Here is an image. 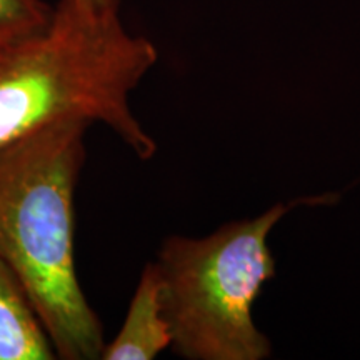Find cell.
Wrapping results in <instances>:
<instances>
[{"label":"cell","mask_w":360,"mask_h":360,"mask_svg":"<svg viewBox=\"0 0 360 360\" xmlns=\"http://www.w3.org/2000/svg\"><path fill=\"white\" fill-rule=\"evenodd\" d=\"M150 40L120 15H90L58 0L42 32L0 53V148L60 124H101L139 159L157 143L130 107V94L155 65Z\"/></svg>","instance_id":"cell-1"},{"label":"cell","mask_w":360,"mask_h":360,"mask_svg":"<svg viewBox=\"0 0 360 360\" xmlns=\"http://www.w3.org/2000/svg\"><path fill=\"white\" fill-rule=\"evenodd\" d=\"M87 129L60 124L0 148V259L20 281L60 360H101L105 347L74 255Z\"/></svg>","instance_id":"cell-2"},{"label":"cell","mask_w":360,"mask_h":360,"mask_svg":"<svg viewBox=\"0 0 360 360\" xmlns=\"http://www.w3.org/2000/svg\"><path fill=\"white\" fill-rule=\"evenodd\" d=\"M337 197H302L252 220H237L202 238L170 236L155 260L162 304L175 352L188 360H260L270 342L252 307L276 274L267 237L292 207L334 204Z\"/></svg>","instance_id":"cell-3"},{"label":"cell","mask_w":360,"mask_h":360,"mask_svg":"<svg viewBox=\"0 0 360 360\" xmlns=\"http://www.w3.org/2000/svg\"><path fill=\"white\" fill-rule=\"evenodd\" d=\"M172 345L170 326L162 304L160 277L155 262L143 267L122 327L105 342L101 360H152Z\"/></svg>","instance_id":"cell-4"},{"label":"cell","mask_w":360,"mask_h":360,"mask_svg":"<svg viewBox=\"0 0 360 360\" xmlns=\"http://www.w3.org/2000/svg\"><path fill=\"white\" fill-rule=\"evenodd\" d=\"M51 337L29 295L0 259V360H56Z\"/></svg>","instance_id":"cell-5"},{"label":"cell","mask_w":360,"mask_h":360,"mask_svg":"<svg viewBox=\"0 0 360 360\" xmlns=\"http://www.w3.org/2000/svg\"><path fill=\"white\" fill-rule=\"evenodd\" d=\"M52 17L53 7L45 0H0V47L42 32Z\"/></svg>","instance_id":"cell-6"},{"label":"cell","mask_w":360,"mask_h":360,"mask_svg":"<svg viewBox=\"0 0 360 360\" xmlns=\"http://www.w3.org/2000/svg\"><path fill=\"white\" fill-rule=\"evenodd\" d=\"M70 7L90 15H120V2L122 0H62Z\"/></svg>","instance_id":"cell-7"},{"label":"cell","mask_w":360,"mask_h":360,"mask_svg":"<svg viewBox=\"0 0 360 360\" xmlns=\"http://www.w3.org/2000/svg\"><path fill=\"white\" fill-rule=\"evenodd\" d=\"M8 47H12V45H8ZM8 47H0V53H2V52L6 51V49H8Z\"/></svg>","instance_id":"cell-8"}]
</instances>
